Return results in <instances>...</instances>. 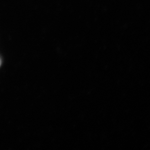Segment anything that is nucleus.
<instances>
[{"instance_id":"nucleus-1","label":"nucleus","mask_w":150,"mask_h":150,"mask_svg":"<svg viewBox=\"0 0 150 150\" xmlns=\"http://www.w3.org/2000/svg\"><path fill=\"white\" fill-rule=\"evenodd\" d=\"M1 59H0V66H1Z\"/></svg>"}]
</instances>
